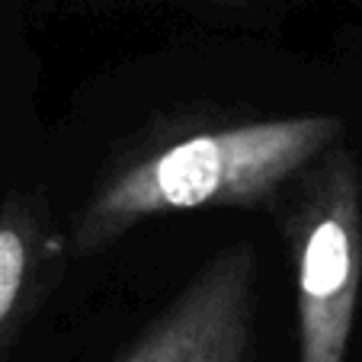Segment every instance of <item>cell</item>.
<instances>
[{"mask_svg": "<svg viewBox=\"0 0 362 362\" xmlns=\"http://www.w3.org/2000/svg\"><path fill=\"white\" fill-rule=\"evenodd\" d=\"M343 135L337 116H288L186 135L119 170L74 221V247L93 253L138 221L196 209L263 205Z\"/></svg>", "mask_w": 362, "mask_h": 362, "instance_id": "6da1fadb", "label": "cell"}, {"mask_svg": "<svg viewBox=\"0 0 362 362\" xmlns=\"http://www.w3.org/2000/svg\"><path fill=\"white\" fill-rule=\"evenodd\" d=\"M298 292V362H346L362 279V183L330 148L305 170L286 221Z\"/></svg>", "mask_w": 362, "mask_h": 362, "instance_id": "7a4b0ae2", "label": "cell"}, {"mask_svg": "<svg viewBox=\"0 0 362 362\" xmlns=\"http://www.w3.org/2000/svg\"><path fill=\"white\" fill-rule=\"evenodd\" d=\"M257 253L247 240L218 250L122 362H250Z\"/></svg>", "mask_w": 362, "mask_h": 362, "instance_id": "3957f363", "label": "cell"}, {"mask_svg": "<svg viewBox=\"0 0 362 362\" xmlns=\"http://www.w3.org/2000/svg\"><path fill=\"white\" fill-rule=\"evenodd\" d=\"M45 225L29 196H10L0 209V356L20 330L42 282Z\"/></svg>", "mask_w": 362, "mask_h": 362, "instance_id": "277c9868", "label": "cell"}, {"mask_svg": "<svg viewBox=\"0 0 362 362\" xmlns=\"http://www.w3.org/2000/svg\"><path fill=\"white\" fill-rule=\"evenodd\" d=\"M199 4H212V7H225V10H240V7H247V0H199Z\"/></svg>", "mask_w": 362, "mask_h": 362, "instance_id": "5b68a950", "label": "cell"}]
</instances>
